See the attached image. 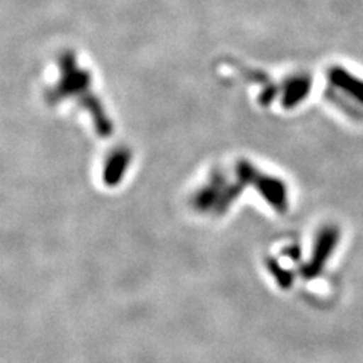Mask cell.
I'll return each mask as SVG.
<instances>
[{
	"instance_id": "6da1fadb",
	"label": "cell",
	"mask_w": 363,
	"mask_h": 363,
	"mask_svg": "<svg viewBox=\"0 0 363 363\" xmlns=\"http://www.w3.org/2000/svg\"><path fill=\"white\" fill-rule=\"evenodd\" d=\"M332 79L337 86L344 88L350 94H353L354 99L360 100L363 104V82L360 79L350 76L347 72L339 70V68H336V70L332 73Z\"/></svg>"
}]
</instances>
